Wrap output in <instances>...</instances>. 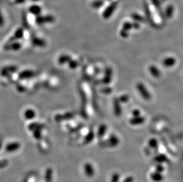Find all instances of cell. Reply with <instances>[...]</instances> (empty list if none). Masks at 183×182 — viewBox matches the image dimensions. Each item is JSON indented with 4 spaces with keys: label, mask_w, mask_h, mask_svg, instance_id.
I'll return each mask as SVG.
<instances>
[{
    "label": "cell",
    "mask_w": 183,
    "mask_h": 182,
    "mask_svg": "<svg viewBox=\"0 0 183 182\" xmlns=\"http://www.w3.org/2000/svg\"><path fill=\"white\" fill-rule=\"evenodd\" d=\"M41 8L37 5H33L31 6L30 8H29V11L36 16H39V14L41 13Z\"/></svg>",
    "instance_id": "3957f363"
},
{
    "label": "cell",
    "mask_w": 183,
    "mask_h": 182,
    "mask_svg": "<svg viewBox=\"0 0 183 182\" xmlns=\"http://www.w3.org/2000/svg\"><path fill=\"white\" fill-rule=\"evenodd\" d=\"M54 17L52 16H40L36 18V22L37 23L41 24L45 23H51L54 21Z\"/></svg>",
    "instance_id": "6da1fadb"
},
{
    "label": "cell",
    "mask_w": 183,
    "mask_h": 182,
    "mask_svg": "<svg viewBox=\"0 0 183 182\" xmlns=\"http://www.w3.org/2000/svg\"><path fill=\"white\" fill-rule=\"evenodd\" d=\"M175 60L172 58H169L167 59H165L164 61V65L166 66H172L175 63Z\"/></svg>",
    "instance_id": "277c9868"
},
{
    "label": "cell",
    "mask_w": 183,
    "mask_h": 182,
    "mask_svg": "<svg viewBox=\"0 0 183 182\" xmlns=\"http://www.w3.org/2000/svg\"><path fill=\"white\" fill-rule=\"evenodd\" d=\"M3 17H2L1 14L0 13V24L3 23Z\"/></svg>",
    "instance_id": "5b68a950"
},
{
    "label": "cell",
    "mask_w": 183,
    "mask_h": 182,
    "mask_svg": "<svg viewBox=\"0 0 183 182\" xmlns=\"http://www.w3.org/2000/svg\"><path fill=\"white\" fill-rule=\"evenodd\" d=\"M138 90L141 94L142 95V97L145 99H149L150 98V95L148 90H146L145 86L142 84H139L138 86Z\"/></svg>",
    "instance_id": "7a4b0ae2"
},
{
    "label": "cell",
    "mask_w": 183,
    "mask_h": 182,
    "mask_svg": "<svg viewBox=\"0 0 183 182\" xmlns=\"http://www.w3.org/2000/svg\"><path fill=\"white\" fill-rule=\"evenodd\" d=\"M32 1H39V0H32Z\"/></svg>",
    "instance_id": "52a82bcc"
},
{
    "label": "cell",
    "mask_w": 183,
    "mask_h": 182,
    "mask_svg": "<svg viewBox=\"0 0 183 182\" xmlns=\"http://www.w3.org/2000/svg\"><path fill=\"white\" fill-rule=\"evenodd\" d=\"M17 3H22L24 1V0H16Z\"/></svg>",
    "instance_id": "8992f818"
}]
</instances>
